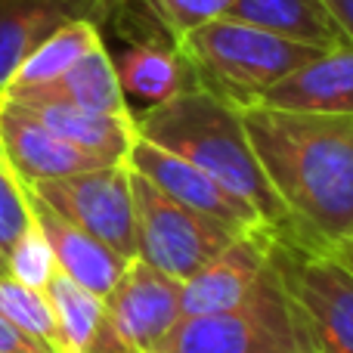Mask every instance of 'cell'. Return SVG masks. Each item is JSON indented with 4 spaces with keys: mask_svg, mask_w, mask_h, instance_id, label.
Listing matches in <instances>:
<instances>
[{
    "mask_svg": "<svg viewBox=\"0 0 353 353\" xmlns=\"http://www.w3.org/2000/svg\"><path fill=\"white\" fill-rule=\"evenodd\" d=\"M239 112L251 149L285 208V236L335 251L353 232V115L273 105Z\"/></svg>",
    "mask_w": 353,
    "mask_h": 353,
    "instance_id": "obj_1",
    "label": "cell"
},
{
    "mask_svg": "<svg viewBox=\"0 0 353 353\" xmlns=\"http://www.w3.org/2000/svg\"><path fill=\"white\" fill-rule=\"evenodd\" d=\"M137 137L186 159L208 176L242 199L267 230H288L285 208L279 205L242 124V112L205 87L180 93L165 103L134 112Z\"/></svg>",
    "mask_w": 353,
    "mask_h": 353,
    "instance_id": "obj_2",
    "label": "cell"
},
{
    "mask_svg": "<svg viewBox=\"0 0 353 353\" xmlns=\"http://www.w3.org/2000/svg\"><path fill=\"white\" fill-rule=\"evenodd\" d=\"M174 43L189 59L199 87L236 109L257 105L273 84L288 78L316 53H325L230 16L208 19L180 34Z\"/></svg>",
    "mask_w": 353,
    "mask_h": 353,
    "instance_id": "obj_3",
    "label": "cell"
},
{
    "mask_svg": "<svg viewBox=\"0 0 353 353\" xmlns=\"http://www.w3.org/2000/svg\"><path fill=\"white\" fill-rule=\"evenodd\" d=\"M267 267L292 316L298 347L353 353V273L335 251L267 230Z\"/></svg>",
    "mask_w": 353,
    "mask_h": 353,
    "instance_id": "obj_4",
    "label": "cell"
},
{
    "mask_svg": "<svg viewBox=\"0 0 353 353\" xmlns=\"http://www.w3.org/2000/svg\"><path fill=\"white\" fill-rule=\"evenodd\" d=\"M130 192H134L137 257L176 282L195 276L239 236L230 226L174 201L137 171H130Z\"/></svg>",
    "mask_w": 353,
    "mask_h": 353,
    "instance_id": "obj_5",
    "label": "cell"
},
{
    "mask_svg": "<svg viewBox=\"0 0 353 353\" xmlns=\"http://www.w3.org/2000/svg\"><path fill=\"white\" fill-rule=\"evenodd\" d=\"M298 347L292 316L270 267L239 307L211 316H186L155 353H288Z\"/></svg>",
    "mask_w": 353,
    "mask_h": 353,
    "instance_id": "obj_6",
    "label": "cell"
},
{
    "mask_svg": "<svg viewBox=\"0 0 353 353\" xmlns=\"http://www.w3.org/2000/svg\"><path fill=\"white\" fill-rule=\"evenodd\" d=\"M25 186L56 214L118 251L124 261L137 257L134 192H130V168L124 161Z\"/></svg>",
    "mask_w": 353,
    "mask_h": 353,
    "instance_id": "obj_7",
    "label": "cell"
},
{
    "mask_svg": "<svg viewBox=\"0 0 353 353\" xmlns=\"http://www.w3.org/2000/svg\"><path fill=\"white\" fill-rule=\"evenodd\" d=\"M103 301L112 329L137 353H155L183 319L180 282L140 257H130L115 288Z\"/></svg>",
    "mask_w": 353,
    "mask_h": 353,
    "instance_id": "obj_8",
    "label": "cell"
},
{
    "mask_svg": "<svg viewBox=\"0 0 353 353\" xmlns=\"http://www.w3.org/2000/svg\"><path fill=\"white\" fill-rule=\"evenodd\" d=\"M137 0H0V93L25 56L68 22L118 28Z\"/></svg>",
    "mask_w": 353,
    "mask_h": 353,
    "instance_id": "obj_9",
    "label": "cell"
},
{
    "mask_svg": "<svg viewBox=\"0 0 353 353\" xmlns=\"http://www.w3.org/2000/svg\"><path fill=\"white\" fill-rule=\"evenodd\" d=\"M124 165L130 171H137L140 176H146L152 186H159L165 195H171L174 201L192 208V211L205 214V217L217 220V223L230 226L236 232L245 230H257L263 226V220L245 205L242 199L223 189L214 176H208L201 168L189 165L186 159L168 152V149L155 146V143L137 137L134 146H130Z\"/></svg>",
    "mask_w": 353,
    "mask_h": 353,
    "instance_id": "obj_10",
    "label": "cell"
},
{
    "mask_svg": "<svg viewBox=\"0 0 353 353\" xmlns=\"http://www.w3.org/2000/svg\"><path fill=\"white\" fill-rule=\"evenodd\" d=\"M267 270V226L245 230L208 261L195 276L180 282V313L186 316H211L239 307Z\"/></svg>",
    "mask_w": 353,
    "mask_h": 353,
    "instance_id": "obj_11",
    "label": "cell"
},
{
    "mask_svg": "<svg viewBox=\"0 0 353 353\" xmlns=\"http://www.w3.org/2000/svg\"><path fill=\"white\" fill-rule=\"evenodd\" d=\"M0 152L22 183L56 180L105 165L103 159L72 146L41 124L28 109L0 93Z\"/></svg>",
    "mask_w": 353,
    "mask_h": 353,
    "instance_id": "obj_12",
    "label": "cell"
},
{
    "mask_svg": "<svg viewBox=\"0 0 353 353\" xmlns=\"http://www.w3.org/2000/svg\"><path fill=\"white\" fill-rule=\"evenodd\" d=\"M128 47L112 56L124 97L140 99L143 105H155L174 99L180 93L199 87L189 59L161 28H146L124 37Z\"/></svg>",
    "mask_w": 353,
    "mask_h": 353,
    "instance_id": "obj_13",
    "label": "cell"
},
{
    "mask_svg": "<svg viewBox=\"0 0 353 353\" xmlns=\"http://www.w3.org/2000/svg\"><path fill=\"white\" fill-rule=\"evenodd\" d=\"M28 208H31V220L41 226L43 239H47L50 251H53L56 270L65 273L72 282H78L81 288L105 298V294L115 288L118 276L124 273L128 261H124L118 251H112L109 245H103L99 239H93L90 232L74 226L72 220L56 214L53 208L43 205V201L31 192H28Z\"/></svg>",
    "mask_w": 353,
    "mask_h": 353,
    "instance_id": "obj_14",
    "label": "cell"
},
{
    "mask_svg": "<svg viewBox=\"0 0 353 353\" xmlns=\"http://www.w3.org/2000/svg\"><path fill=\"white\" fill-rule=\"evenodd\" d=\"M257 105L292 112L353 115V43L316 53L288 78L273 84Z\"/></svg>",
    "mask_w": 353,
    "mask_h": 353,
    "instance_id": "obj_15",
    "label": "cell"
},
{
    "mask_svg": "<svg viewBox=\"0 0 353 353\" xmlns=\"http://www.w3.org/2000/svg\"><path fill=\"white\" fill-rule=\"evenodd\" d=\"M10 99L19 103L22 109H28L56 137L103 159L105 165L124 161L137 140L134 115H103V112H90L72 103H59V99H34V97H10Z\"/></svg>",
    "mask_w": 353,
    "mask_h": 353,
    "instance_id": "obj_16",
    "label": "cell"
},
{
    "mask_svg": "<svg viewBox=\"0 0 353 353\" xmlns=\"http://www.w3.org/2000/svg\"><path fill=\"white\" fill-rule=\"evenodd\" d=\"M3 97H34V99H59L81 109L103 112V115H134L128 105L118 72L112 62V50L105 41L93 43L74 65H68L59 78L41 87H19V90H3Z\"/></svg>",
    "mask_w": 353,
    "mask_h": 353,
    "instance_id": "obj_17",
    "label": "cell"
},
{
    "mask_svg": "<svg viewBox=\"0 0 353 353\" xmlns=\"http://www.w3.org/2000/svg\"><path fill=\"white\" fill-rule=\"evenodd\" d=\"M47 298L59 325L62 353H137L118 338L99 294L81 288L56 270L47 282Z\"/></svg>",
    "mask_w": 353,
    "mask_h": 353,
    "instance_id": "obj_18",
    "label": "cell"
},
{
    "mask_svg": "<svg viewBox=\"0 0 353 353\" xmlns=\"http://www.w3.org/2000/svg\"><path fill=\"white\" fill-rule=\"evenodd\" d=\"M226 16L313 50L347 47L341 25L323 0H232Z\"/></svg>",
    "mask_w": 353,
    "mask_h": 353,
    "instance_id": "obj_19",
    "label": "cell"
},
{
    "mask_svg": "<svg viewBox=\"0 0 353 353\" xmlns=\"http://www.w3.org/2000/svg\"><path fill=\"white\" fill-rule=\"evenodd\" d=\"M99 41H103V31H99L93 22L78 19V22L62 25L59 31H53L47 41H41L28 56H25V62L16 68V74L10 78V84H6L3 90L50 84V81L59 78L68 65H74V62Z\"/></svg>",
    "mask_w": 353,
    "mask_h": 353,
    "instance_id": "obj_20",
    "label": "cell"
},
{
    "mask_svg": "<svg viewBox=\"0 0 353 353\" xmlns=\"http://www.w3.org/2000/svg\"><path fill=\"white\" fill-rule=\"evenodd\" d=\"M0 313H3L10 323H16L19 329L31 332V335L53 344V347L62 353L59 325H56L47 292L28 288V285H22V282L10 279V276H0Z\"/></svg>",
    "mask_w": 353,
    "mask_h": 353,
    "instance_id": "obj_21",
    "label": "cell"
},
{
    "mask_svg": "<svg viewBox=\"0 0 353 353\" xmlns=\"http://www.w3.org/2000/svg\"><path fill=\"white\" fill-rule=\"evenodd\" d=\"M53 273H56L53 251H50L41 226L31 220V226L12 242V248L6 251V276L28 288H41L43 292Z\"/></svg>",
    "mask_w": 353,
    "mask_h": 353,
    "instance_id": "obj_22",
    "label": "cell"
},
{
    "mask_svg": "<svg viewBox=\"0 0 353 353\" xmlns=\"http://www.w3.org/2000/svg\"><path fill=\"white\" fill-rule=\"evenodd\" d=\"M140 6L155 19V25L171 41H176V37L186 34L195 25L226 16L232 0H140Z\"/></svg>",
    "mask_w": 353,
    "mask_h": 353,
    "instance_id": "obj_23",
    "label": "cell"
},
{
    "mask_svg": "<svg viewBox=\"0 0 353 353\" xmlns=\"http://www.w3.org/2000/svg\"><path fill=\"white\" fill-rule=\"evenodd\" d=\"M0 353H59V350L53 344L41 341L37 335H31V332L19 329L16 323H10L0 313Z\"/></svg>",
    "mask_w": 353,
    "mask_h": 353,
    "instance_id": "obj_24",
    "label": "cell"
},
{
    "mask_svg": "<svg viewBox=\"0 0 353 353\" xmlns=\"http://www.w3.org/2000/svg\"><path fill=\"white\" fill-rule=\"evenodd\" d=\"M329 6V12L335 16V22L341 25L347 43H353V0H323Z\"/></svg>",
    "mask_w": 353,
    "mask_h": 353,
    "instance_id": "obj_25",
    "label": "cell"
},
{
    "mask_svg": "<svg viewBox=\"0 0 353 353\" xmlns=\"http://www.w3.org/2000/svg\"><path fill=\"white\" fill-rule=\"evenodd\" d=\"M335 257H338V261H341L344 267H347L350 273H353V232H350V236L335 248Z\"/></svg>",
    "mask_w": 353,
    "mask_h": 353,
    "instance_id": "obj_26",
    "label": "cell"
},
{
    "mask_svg": "<svg viewBox=\"0 0 353 353\" xmlns=\"http://www.w3.org/2000/svg\"><path fill=\"white\" fill-rule=\"evenodd\" d=\"M288 353H313V350H307V347H294V350H288Z\"/></svg>",
    "mask_w": 353,
    "mask_h": 353,
    "instance_id": "obj_27",
    "label": "cell"
},
{
    "mask_svg": "<svg viewBox=\"0 0 353 353\" xmlns=\"http://www.w3.org/2000/svg\"><path fill=\"white\" fill-rule=\"evenodd\" d=\"M0 276H6V263H3V257H0Z\"/></svg>",
    "mask_w": 353,
    "mask_h": 353,
    "instance_id": "obj_28",
    "label": "cell"
}]
</instances>
